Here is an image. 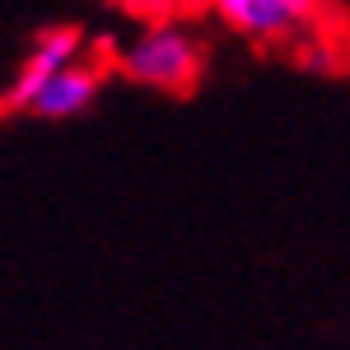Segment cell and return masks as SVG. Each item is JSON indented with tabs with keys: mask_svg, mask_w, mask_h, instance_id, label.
<instances>
[{
	"mask_svg": "<svg viewBox=\"0 0 350 350\" xmlns=\"http://www.w3.org/2000/svg\"><path fill=\"white\" fill-rule=\"evenodd\" d=\"M201 66H206L201 38L178 19L140 24L117 52V70L140 89H154V94H187L201 80Z\"/></svg>",
	"mask_w": 350,
	"mask_h": 350,
	"instance_id": "cell-1",
	"label": "cell"
},
{
	"mask_svg": "<svg viewBox=\"0 0 350 350\" xmlns=\"http://www.w3.org/2000/svg\"><path fill=\"white\" fill-rule=\"evenodd\" d=\"M80 56H89V38L75 24H52V28H42V33H33L24 56H19V66H14V75H10V84H5V112L10 117L14 112H33L38 94L66 66H75Z\"/></svg>",
	"mask_w": 350,
	"mask_h": 350,
	"instance_id": "cell-2",
	"label": "cell"
},
{
	"mask_svg": "<svg viewBox=\"0 0 350 350\" xmlns=\"http://www.w3.org/2000/svg\"><path fill=\"white\" fill-rule=\"evenodd\" d=\"M206 10L239 38L252 42H290L318 24L323 0H206Z\"/></svg>",
	"mask_w": 350,
	"mask_h": 350,
	"instance_id": "cell-3",
	"label": "cell"
},
{
	"mask_svg": "<svg viewBox=\"0 0 350 350\" xmlns=\"http://www.w3.org/2000/svg\"><path fill=\"white\" fill-rule=\"evenodd\" d=\"M98 89H103V66H98L94 56H80L75 66H66V70H61V75H56L42 94H38L33 117H47V122H70V117H80V112L94 108Z\"/></svg>",
	"mask_w": 350,
	"mask_h": 350,
	"instance_id": "cell-4",
	"label": "cell"
},
{
	"mask_svg": "<svg viewBox=\"0 0 350 350\" xmlns=\"http://www.w3.org/2000/svg\"><path fill=\"white\" fill-rule=\"evenodd\" d=\"M122 5H131V14H145V19H173L178 10V0H122Z\"/></svg>",
	"mask_w": 350,
	"mask_h": 350,
	"instance_id": "cell-5",
	"label": "cell"
}]
</instances>
